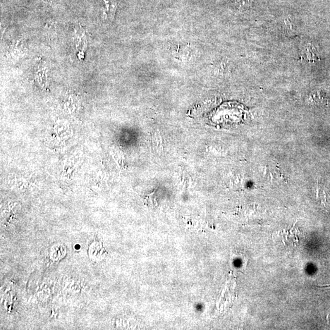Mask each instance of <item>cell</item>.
<instances>
[{
  "label": "cell",
  "mask_w": 330,
  "mask_h": 330,
  "mask_svg": "<svg viewBox=\"0 0 330 330\" xmlns=\"http://www.w3.org/2000/svg\"><path fill=\"white\" fill-rule=\"evenodd\" d=\"M327 289H330V286H327Z\"/></svg>",
  "instance_id": "3"
},
{
  "label": "cell",
  "mask_w": 330,
  "mask_h": 330,
  "mask_svg": "<svg viewBox=\"0 0 330 330\" xmlns=\"http://www.w3.org/2000/svg\"><path fill=\"white\" fill-rule=\"evenodd\" d=\"M253 0H234L236 5L239 9L248 8L252 3Z\"/></svg>",
  "instance_id": "2"
},
{
  "label": "cell",
  "mask_w": 330,
  "mask_h": 330,
  "mask_svg": "<svg viewBox=\"0 0 330 330\" xmlns=\"http://www.w3.org/2000/svg\"><path fill=\"white\" fill-rule=\"evenodd\" d=\"M118 0H103V5L100 9V18L103 21L111 22L115 18Z\"/></svg>",
  "instance_id": "1"
}]
</instances>
